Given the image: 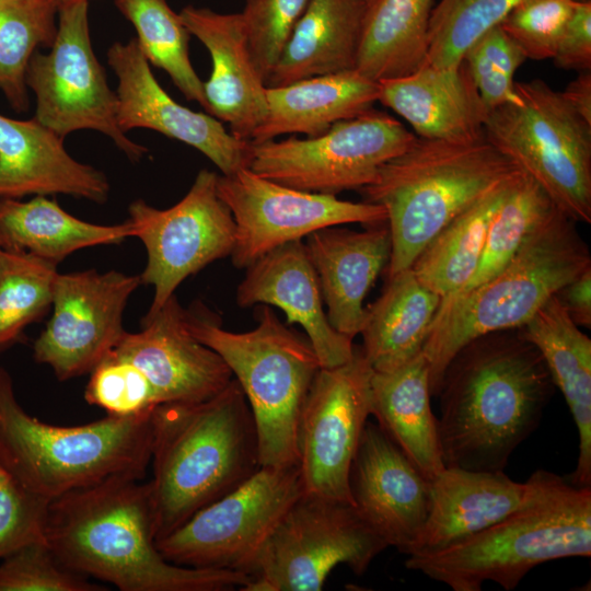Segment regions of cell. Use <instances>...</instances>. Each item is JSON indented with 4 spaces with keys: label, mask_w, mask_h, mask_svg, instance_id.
Returning a JSON list of instances; mask_svg holds the SVG:
<instances>
[{
    "label": "cell",
    "mask_w": 591,
    "mask_h": 591,
    "mask_svg": "<svg viewBox=\"0 0 591 591\" xmlns=\"http://www.w3.org/2000/svg\"><path fill=\"white\" fill-rule=\"evenodd\" d=\"M553 391L543 357L518 328L466 344L448 364L437 394L444 466L503 472L537 427Z\"/></svg>",
    "instance_id": "cell-1"
},
{
    "label": "cell",
    "mask_w": 591,
    "mask_h": 591,
    "mask_svg": "<svg viewBox=\"0 0 591 591\" xmlns=\"http://www.w3.org/2000/svg\"><path fill=\"white\" fill-rule=\"evenodd\" d=\"M45 538L69 570L121 591H229L246 573L172 564L153 533L148 483L116 477L50 501Z\"/></svg>",
    "instance_id": "cell-2"
},
{
    "label": "cell",
    "mask_w": 591,
    "mask_h": 591,
    "mask_svg": "<svg viewBox=\"0 0 591 591\" xmlns=\"http://www.w3.org/2000/svg\"><path fill=\"white\" fill-rule=\"evenodd\" d=\"M150 464L155 541L251 477L260 467L257 434L236 380L205 401L158 405Z\"/></svg>",
    "instance_id": "cell-3"
},
{
    "label": "cell",
    "mask_w": 591,
    "mask_h": 591,
    "mask_svg": "<svg viewBox=\"0 0 591 591\" xmlns=\"http://www.w3.org/2000/svg\"><path fill=\"white\" fill-rule=\"evenodd\" d=\"M520 172L486 137L449 141L416 136L360 189L363 201L386 212L392 242L387 277L412 267L454 218Z\"/></svg>",
    "instance_id": "cell-4"
},
{
    "label": "cell",
    "mask_w": 591,
    "mask_h": 591,
    "mask_svg": "<svg viewBox=\"0 0 591 591\" xmlns=\"http://www.w3.org/2000/svg\"><path fill=\"white\" fill-rule=\"evenodd\" d=\"M591 267L575 221L556 210L493 278L441 298L422 354L431 396L452 358L483 335L522 327L566 283Z\"/></svg>",
    "instance_id": "cell-5"
},
{
    "label": "cell",
    "mask_w": 591,
    "mask_h": 591,
    "mask_svg": "<svg viewBox=\"0 0 591 591\" xmlns=\"http://www.w3.org/2000/svg\"><path fill=\"white\" fill-rule=\"evenodd\" d=\"M151 414L106 415L70 427L46 424L20 405L0 366V463L49 501L116 477L142 480L151 456Z\"/></svg>",
    "instance_id": "cell-6"
},
{
    "label": "cell",
    "mask_w": 591,
    "mask_h": 591,
    "mask_svg": "<svg viewBox=\"0 0 591 591\" xmlns=\"http://www.w3.org/2000/svg\"><path fill=\"white\" fill-rule=\"evenodd\" d=\"M257 325L235 333L202 303L184 309L186 329L228 364L251 408L260 466L299 464L298 427L301 412L321 368L306 336L287 327L260 304Z\"/></svg>",
    "instance_id": "cell-7"
},
{
    "label": "cell",
    "mask_w": 591,
    "mask_h": 591,
    "mask_svg": "<svg viewBox=\"0 0 591 591\" xmlns=\"http://www.w3.org/2000/svg\"><path fill=\"white\" fill-rule=\"evenodd\" d=\"M590 555L591 487L561 477L538 500L447 548L407 555L405 566L453 591H479L486 581L510 591L537 565Z\"/></svg>",
    "instance_id": "cell-8"
},
{
    "label": "cell",
    "mask_w": 591,
    "mask_h": 591,
    "mask_svg": "<svg viewBox=\"0 0 591 591\" xmlns=\"http://www.w3.org/2000/svg\"><path fill=\"white\" fill-rule=\"evenodd\" d=\"M520 103L490 111L485 137L575 222L591 223V125L540 79L515 82Z\"/></svg>",
    "instance_id": "cell-9"
},
{
    "label": "cell",
    "mask_w": 591,
    "mask_h": 591,
    "mask_svg": "<svg viewBox=\"0 0 591 591\" xmlns=\"http://www.w3.org/2000/svg\"><path fill=\"white\" fill-rule=\"evenodd\" d=\"M304 494L299 464L260 466L223 497L155 541L170 563L250 577L259 552L289 508Z\"/></svg>",
    "instance_id": "cell-10"
},
{
    "label": "cell",
    "mask_w": 591,
    "mask_h": 591,
    "mask_svg": "<svg viewBox=\"0 0 591 591\" xmlns=\"http://www.w3.org/2000/svg\"><path fill=\"white\" fill-rule=\"evenodd\" d=\"M386 547L351 503L304 493L263 546L242 591H320L337 565L362 575Z\"/></svg>",
    "instance_id": "cell-11"
},
{
    "label": "cell",
    "mask_w": 591,
    "mask_h": 591,
    "mask_svg": "<svg viewBox=\"0 0 591 591\" xmlns=\"http://www.w3.org/2000/svg\"><path fill=\"white\" fill-rule=\"evenodd\" d=\"M415 139L398 120L372 108L316 137L251 141L248 169L291 188L336 196L369 185Z\"/></svg>",
    "instance_id": "cell-12"
},
{
    "label": "cell",
    "mask_w": 591,
    "mask_h": 591,
    "mask_svg": "<svg viewBox=\"0 0 591 591\" xmlns=\"http://www.w3.org/2000/svg\"><path fill=\"white\" fill-rule=\"evenodd\" d=\"M88 8L89 0L59 7L50 50H36L28 62L25 80L36 100L34 117L61 138L82 129L102 132L131 161H139L148 150L117 124L116 92L94 54Z\"/></svg>",
    "instance_id": "cell-13"
},
{
    "label": "cell",
    "mask_w": 591,
    "mask_h": 591,
    "mask_svg": "<svg viewBox=\"0 0 591 591\" xmlns=\"http://www.w3.org/2000/svg\"><path fill=\"white\" fill-rule=\"evenodd\" d=\"M218 174L198 172L187 194L174 206L158 209L142 199L128 207L134 235L144 245L148 260L141 283L153 287L147 314H153L189 276L230 256L235 223L217 192Z\"/></svg>",
    "instance_id": "cell-14"
},
{
    "label": "cell",
    "mask_w": 591,
    "mask_h": 591,
    "mask_svg": "<svg viewBox=\"0 0 591 591\" xmlns=\"http://www.w3.org/2000/svg\"><path fill=\"white\" fill-rule=\"evenodd\" d=\"M217 192L235 223L230 256L239 269L247 268L280 245L303 240L324 228L386 222L385 209L379 205L291 188L248 167L230 175L218 174Z\"/></svg>",
    "instance_id": "cell-15"
},
{
    "label": "cell",
    "mask_w": 591,
    "mask_h": 591,
    "mask_svg": "<svg viewBox=\"0 0 591 591\" xmlns=\"http://www.w3.org/2000/svg\"><path fill=\"white\" fill-rule=\"evenodd\" d=\"M372 373L361 347H355L348 361L315 374L298 427L305 494L352 505L349 471L371 415Z\"/></svg>",
    "instance_id": "cell-16"
},
{
    "label": "cell",
    "mask_w": 591,
    "mask_h": 591,
    "mask_svg": "<svg viewBox=\"0 0 591 591\" xmlns=\"http://www.w3.org/2000/svg\"><path fill=\"white\" fill-rule=\"evenodd\" d=\"M140 276L95 269L56 277L53 314L33 345L34 360L59 381L90 373L118 344L123 313Z\"/></svg>",
    "instance_id": "cell-17"
},
{
    "label": "cell",
    "mask_w": 591,
    "mask_h": 591,
    "mask_svg": "<svg viewBox=\"0 0 591 591\" xmlns=\"http://www.w3.org/2000/svg\"><path fill=\"white\" fill-rule=\"evenodd\" d=\"M107 62L117 78V124L125 134L147 128L190 146L222 173L233 174L251 162V141L235 138L210 114L173 100L153 76L136 38L114 43Z\"/></svg>",
    "instance_id": "cell-18"
},
{
    "label": "cell",
    "mask_w": 591,
    "mask_h": 591,
    "mask_svg": "<svg viewBox=\"0 0 591 591\" xmlns=\"http://www.w3.org/2000/svg\"><path fill=\"white\" fill-rule=\"evenodd\" d=\"M430 483L378 424L367 421L349 491L352 506L387 546L409 553L429 511Z\"/></svg>",
    "instance_id": "cell-19"
},
{
    "label": "cell",
    "mask_w": 591,
    "mask_h": 591,
    "mask_svg": "<svg viewBox=\"0 0 591 591\" xmlns=\"http://www.w3.org/2000/svg\"><path fill=\"white\" fill-rule=\"evenodd\" d=\"M560 479L543 470L517 483L503 472L445 467L430 483L429 511L407 555L456 544L538 500Z\"/></svg>",
    "instance_id": "cell-20"
},
{
    "label": "cell",
    "mask_w": 591,
    "mask_h": 591,
    "mask_svg": "<svg viewBox=\"0 0 591 591\" xmlns=\"http://www.w3.org/2000/svg\"><path fill=\"white\" fill-rule=\"evenodd\" d=\"M112 351L144 373L159 404L205 401L233 380L224 360L186 329L175 294L144 315L140 332H125Z\"/></svg>",
    "instance_id": "cell-21"
},
{
    "label": "cell",
    "mask_w": 591,
    "mask_h": 591,
    "mask_svg": "<svg viewBox=\"0 0 591 591\" xmlns=\"http://www.w3.org/2000/svg\"><path fill=\"white\" fill-rule=\"evenodd\" d=\"M178 14L211 57L212 70L204 82L206 112L227 123L235 138L251 141L267 114V86L252 58L241 13L189 4Z\"/></svg>",
    "instance_id": "cell-22"
},
{
    "label": "cell",
    "mask_w": 591,
    "mask_h": 591,
    "mask_svg": "<svg viewBox=\"0 0 591 591\" xmlns=\"http://www.w3.org/2000/svg\"><path fill=\"white\" fill-rule=\"evenodd\" d=\"M236 290L241 308L274 305L289 324L305 332L322 368L348 361L355 351L352 339L337 332L328 321L316 271L303 240L288 242L251 264Z\"/></svg>",
    "instance_id": "cell-23"
},
{
    "label": "cell",
    "mask_w": 591,
    "mask_h": 591,
    "mask_svg": "<svg viewBox=\"0 0 591 591\" xmlns=\"http://www.w3.org/2000/svg\"><path fill=\"white\" fill-rule=\"evenodd\" d=\"M109 190L102 171L74 160L63 138L35 117L0 114V199L62 194L103 204Z\"/></svg>",
    "instance_id": "cell-24"
},
{
    "label": "cell",
    "mask_w": 591,
    "mask_h": 591,
    "mask_svg": "<svg viewBox=\"0 0 591 591\" xmlns=\"http://www.w3.org/2000/svg\"><path fill=\"white\" fill-rule=\"evenodd\" d=\"M304 244L329 323L354 339L366 316L364 298L390 260L387 223L370 224L363 231L328 227L309 234Z\"/></svg>",
    "instance_id": "cell-25"
},
{
    "label": "cell",
    "mask_w": 591,
    "mask_h": 591,
    "mask_svg": "<svg viewBox=\"0 0 591 591\" xmlns=\"http://www.w3.org/2000/svg\"><path fill=\"white\" fill-rule=\"evenodd\" d=\"M379 101L403 117L417 137L472 141L485 137L488 111L464 60L440 68L425 63L414 73L379 82Z\"/></svg>",
    "instance_id": "cell-26"
},
{
    "label": "cell",
    "mask_w": 591,
    "mask_h": 591,
    "mask_svg": "<svg viewBox=\"0 0 591 591\" xmlns=\"http://www.w3.org/2000/svg\"><path fill=\"white\" fill-rule=\"evenodd\" d=\"M518 329L543 357L578 430L577 465L567 480L576 487H591V339L556 294Z\"/></svg>",
    "instance_id": "cell-27"
},
{
    "label": "cell",
    "mask_w": 591,
    "mask_h": 591,
    "mask_svg": "<svg viewBox=\"0 0 591 591\" xmlns=\"http://www.w3.org/2000/svg\"><path fill=\"white\" fill-rule=\"evenodd\" d=\"M379 82L356 69L267 86V114L252 136L263 142L287 134L316 137L379 101Z\"/></svg>",
    "instance_id": "cell-28"
},
{
    "label": "cell",
    "mask_w": 591,
    "mask_h": 591,
    "mask_svg": "<svg viewBox=\"0 0 591 591\" xmlns=\"http://www.w3.org/2000/svg\"><path fill=\"white\" fill-rule=\"evenodd\" d=\"M430 397L429 369L422 351L395 370L372 373L371 415L431 482L445 466Z\"/></svg>",
    "instance_id": "cell-29"
},
{
    "label": "cell",
    "mask_w": 591,
    "mask_h": 591,
    "mask_svg": "<svg viewBox=\"0 0 591 591\" xmlns=\"http://www.w3.org/2000/svg\"><path fill=\"white\" fill-rule=\"evenodd\" d=\"M367 7V0H312L266 86L355 69Z\"/></svg>",
    "instance_id": "cell-30"
},
{
    "label": "cell",
    "mask_w": 591,
    "mask_h": 591,
    "mask_svg": "<svg viewBox=\"0 0 591 591\" xmlns=\"http://www.w3.org/2000/svg\"><path fill=\"white\" fill-rule=\"evenodd\" d=\"M440 302L410 267L387 277L382 294L366 309L360 331L373 371L395 370L422 351Z\"/></svg>",
    "instance_id": "cell-31"
},
{
    "label": "cell",
    "mask_w": 591,
    "mask_h": 591,
    "mask_svg": "<svg viewBox=\"0 0 591 591\" xmlns=\"http://www.w3.org/2000/svg\"><path fill=\"white\" fill-rule=\"evenodd\" d=\"M134 235L129 220L104 225L83 221L47 196L0 199V250L24 252L59 264L73 252L119 244Z\"/></svg>",
    "instance_id": "cell-32"
},
{
    "label": "cell",
    "mask_w": 591,
    "mask_h": 591,
    "mask_svg": "<svg viewBox=\"0 0 591 591\" xmlns=\"http://www.w3.org/2000/svg\"><path fill=\"white\" fill-rule=\"evenodd\" d=\"M433 0H371L363 18L356 70L380 82L409 76L428 61Z\"/></svg>",
    "instance_id": "cell-33"
},
{
    "label": "cell",
    "mask_w": 591,
    "mask_h": 591,
    "mask_svg": "<svg viewBox=\"0 0 591 591\" xmlns=\"http://www.w3.org/2000/svg\"><path fill=\"white\" fill-rule=\"evenodd\" d=\"M521 173L486 193L420 252L410 268L425 287L443 298L467 286L478 266L488 228Z\"/></svg>",
    "instance_id": "cell-34"
},
{
    "label": "cell",
    "mask_w": 591,
    "mask_h": 591,
    "mask_svg": "<svg viewBox=\"0 0 591 591\" xmlns=\"http://www.w3.org/2000/svg\"><path fill=\"white\" fill-rule=\"evenodd\" d=\"M134 25L138 45L149 63L164 70L183 95L206 111L204 82L189 58L190 34L166 0H114Z\"/></svg>",
    "instance_id": "cell-35"
},
{
    "label": "cell",
    "mask_w": 591,
    "mask_h": 591,
    "mask_svg": "<svg viewBox=\"0 0 591 591\" xmlns=\"http://www.w3.org/2000/svg\"><path fill=\"white\" fill-rule=\"evenodd\" d=\"M56 0H0V90L15 112L28 106L26 70L57 34Z\"/></svg>",
    "instance_id": "cell-36"
},
{
    "label": "cell",
    "mask_w": 591,
    "mask_h": 591,
    "mask_svg": "<svg viewBox=\"0 0 591 591\" xmlns=\"http://www.w3.org/2000/svg\"><path fill=\"white\" fill-rule=\"evenodd\" d=\"M57 264L0 250V352L25 339V329L53 305Z\"/></svg>",
    "instance_id": "cell-37"
},
{
    "label": "cell",
    "mask_w": 591,
    "mask_h": 591,
    "mask_svg": "<svg viewBox=\"0 0 591 591\" xmlns=\"http://www.w3.org/2000/svg\"><path fill=\"white\" fill-rule=\"evenodd\" d=\"M558 209L547 193L522 172L498 208L488 228L476 271L463 290L497 275L532 232Z\"/></svg>",
    "instance_id": "cell-38"
},
{
    "label": "cell",
    "mask_w": 591,
    "mask_h": 591,
    "mask_svg": "<svg viewBox=\"0 0 591 591\" xmlns=\"http://www.w3.org/2000/svg\"><path fill=\"white\" fill-rule=\"evenodd\" d=\"M524 0H440L429 22L428 63L459 65L466 50Z\"/></svg>",
    "instance_id": "cell-39"
},
{
    "label": "cell",
    "mask_w": 591,
    "mask_h": 591,
    "mask_svg": "<svg viewBox=\"0 0 591 591\" xmlns=\"http://www.w3.org/2000/svg\"><path fill=\"white\" fill-rule=\"evenodd\" d=\"M463 60L488 112L521 102L513 77L526 57L500 25L480 36Z\"/></svg>",
    "instance_id": "cell-40"
},
{
    "label": "cell",
    "mask_w": 591,
    "mask_h": 591,
    "mask_svg": "<svg viewBox=\"0 0 591 591\" xmlns=\"http://www.w3.org/2000/svg\"><path fill=\"white\" fill-rule=\"evenodd\" d=\"M84 399L116 417L149 415L160 405L144 373L113 351L90 372Z\"/></svg>",
    "instance_id": "cell-41"
},
{
    "label": "cell",
    "mask_w": 591,
    "mask_h": 591,
    "mask_svg": "<svg viewBox=\"0 0 591 591\" xmlns=\"http://www.w3.org/2000/svg\"><path fill=\"white\" fill-rule=\"evenodd\" d=\"M106 588L66 568L47 542H34L1 558L0 591H103Z\"/></svg>",
    "instance_id": "cell-42"
},
{
    "label": "cell",
    "mask_w": 591,
    "mask_h": 591,
    "mask_svg": "<svg viewBox=\"0 0 591 591\" xmlns=\"http://www.w3.org/2000/svg\"><path fill=\"white\" fill-rule=\"evenodd\" d=\"M312 0H245L241 12L250 51L265 81Z\"/></svg>",
    "instance_id": "cell-43"
},
{
    "label": "cell",
    "mask_w": 591,
    "mask_h": 591,
    "mask_svg": "<svg viewBox=\"0 0 591 591\" xmlns=\"http://www.w3.org/2000/svg\"><path fill=\"white\" fill-rule=\"evenodd\" d=\"M575 4L572 0H524L500 26L526 59H553Z\"/></svg>",
    "instance_id": "cell-44"
},
{
    "label": "cell",
    "mask_w": 591,
    "mask_h": 591,
    "mask_svg": "<svg viewBox=\"0 0 591 591\" xmlns=\"http://www.w3.org/2000/svg\"><path fill=\"white\" fill-rule=\"evenodd\" d=\"M49 503L0 463V559L26 544L46 542Z\"/></svg>",
    "instance_id": "cell-45"
},
{
    "label": "cell",
    "mask_w": 591,
    "mask_h": 591,
    "mask_svg": "<svg viewBox=\"0 0 591 591\" xmlns=\"http://www.w3.org/2000/svg\"><path fill=\"white\" fill-rule=\"evenodd\" d=\"M553 59L565 70H591V2H576Z\"/></svg>",
    "instance_id": "cell-46"
},
{
    "label": "cell",
    "mask_w": 591,
    "mask_h": 591,
    "mask_svg": "<svg viewBox=\"0 0 591 591\" xmlns=\"http://www.w3.org/2000/svg\"><path fill=\"white\" fill-rule=\"evenodd\" d=\"M556 296L575 324L591 327V267L566 283Z\"/></svg>",
    "instance_id": "cell-47"
},
{
    "label": "cell",
    "mask_w": 591,
    "mask_h": 591,
    "mask_svg": "<svg viewBox=\"0 0 591 591\" xmlns=\"http://www.w3.org/2000/svg\"><path fill=\"white\" fill-rule=\"evenodd\" d=\"M560 93L568 105L591 125V71H580Z\"/></svg>",
    "instance_id": "cell-48"
},
{
    "label": "cell",
    "mask_w": 591,
    "mask_h": 591,
    "mask_svg": "<svg viewBox=\"0 0 591 591\" xmlns=\"http://www.w3.org/2000/svg\"><path fill=\"white\" fill-rule=\"evenodd\" d=\"M73 1H79V0H56V2H57V4H58V8L61 7V5H63V4L73 2Z\"/></svg>",
    "instance_id": "cell-49"
},
{
    "label": "cell",
    "mask_w": 591,
    "mask_h": 591,
    "mask_svg": "<svg viewBox=\"0 0 591 591\" xmlns=\"http://www.w3.org/2000/svg\"><path fill=\"white\" fill-rule=\"evenodd\" d=\"M575 2H591V0H572Z\"/></svg>",
    "instance_id": "cell-50"
},
{
    "label": "cell",
    "mask_w": 591,
    "mask_h": 591,
    "mask_svg": "<svg viewBox=\"0 0 591 591\" xmlns=\"http://www.w3.org/2000/svg\"><path fill=\"white\" fill-rule=\"evenodd\" d=\"M367 1H368V3H369L371 0H367Z\"/></svg>",
    "instance_id": "cell-51"
}]
</instances>
